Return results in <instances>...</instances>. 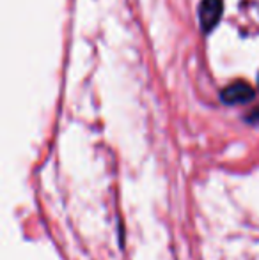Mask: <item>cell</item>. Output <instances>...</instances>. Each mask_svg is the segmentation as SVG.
<instances>
[{"mask_svg":"<svg viewBox=\"0 0 259 260\" xmlns=\"http://www.w3.org/2000/svg\"><path fill=\"white\" fill-rule=\"evenodd\" d=\"M222 9H224V2L222 0H203L200 2L199 21L203 30H211L218 23V20L222 16Z\"/></svg>","mask_w":259,"mask_h":260,"instance_id":"6da1fadb","label":"cell"},{"mask_svg":"<svg viewBox=\"0 0 259 260\" xmlns=\"http://www.w3.org/2000/svg\"><path fill=\"white\" fill-rule=\"evenodd\" d=\"M220 98L227 105H242L254 98V89L247 82H235L220 92Z\"/></svg>","mask_w":259,"mask_h":260,"instance_id":"7a4b0ae2","label":"cell"},{"mask_svg":"<svg viewBox=\"0 0 259 260\" xmlns=\"http://www.w3.org/2000/svg\"><path fill=\"white\" fill-rule=\"evenodd\" d=\"M249 119H250V120H254V122H259V108H257V110H254V112L250 113Z\"/></svg>","mask_w":259,"mask_h":260,"instance_id":"3957f363","label":"cell"}]
</instances>
